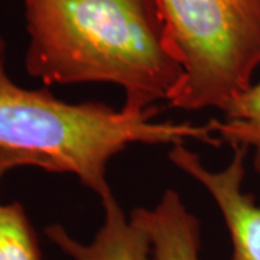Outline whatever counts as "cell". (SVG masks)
Returning a JSON list of instances; mask_svg holds the SVG:
<instances>
[{
	"mask_svg": "<svg viewBox=\"0 0 260 260\" xmlns=\"http://www.w3.org/2000/svg\"><path fill=\"white\" fill-rule=\"evenodd\" d=\"M223 119H211L214 135L233 149L251 153V162L260 177V81L253 83L223 110Z\"/></svg>",
	"mask_w": 260,
	"mask_h": 260,
	"instance_id": "7",
	"label": "cell"
},
{
	"mask_svg": "<svg viewBox=\"0 0 260 260\" xmlns=\"http://www.w3.org/2000/svg\"><path fill=\"white\" fill-rule=\"evenodd\" d=\"M25 70L45 85L110 83L123 110L169 103L184 68L155 0H22Z\"/></svg>",
	"mask_w": 260,
	"mask_h": 260,
	"instance_id": "1",
	"label": "cell"
},
{
	"mask_svg": "<svg viewBox=\"0 0 260 260\" xmlns=\"http://www.w3.org/2000/svg\"><path fill=\"white\" fill-rule=\"evenodd\" d=\"M146 230L153 260H201V225L181 197L167 189L153 208L138 207L130 214Z\"/></svg>",
	"mask_w": 260,
	"mask_h": 260,
	"instance_id": "6",
	"label": "cell"
},
{
	"mask_svg": "<svg viewBox=\"0 0 260 260\" xmlns=\"http://www.w3.org/2000/svg\"><path fill=\"white\" fill-rule=\"evenodd\" d=\"M0 260H42L37 233L19 203L0 201Z\"/></svg>",
	"mask_w": 260,
	"mask_h": 260,
	"instance_id": "8",
	"label": "cell"
},
{
	"mask_svg": "<svg viewBox=\"0 0 260 260\" xmlns=\"http://www.w3.org/2000/svg\"><path fill=\"white\" fill-rule=\"evenodd\" d=\"M104 220L90 243H81L62 224L45 227V236L71 260H150L146 230L132 215L126 217L114 195L102 200Z\"/></svg>",
	"mask_w": 260,
	"mask_h": 260,
	"instance_id": "5",
	"label": "cell"
},
{
	"mask_svg": "<svg viewBox=\"0 0 260 260\" xmlns=\"http://www.w3.org/2000/svg\"><path fill=\"white\" fill-rule=\"evenodd\" d=\"M158 112V106L132 113L103 103H68L48 90L23 88L8 75L0 37V156L12 168L71 174L103 200L113 194L109 162L130 145L174 146L192 139L221 146L210 121H153Z\"/></svg>",
	"mask_w": 260,
	"mask_h": 260,
	"instance_id": "2",
	"label": "cell"
},
{
	"mask_svg": "<svg viewBox=\"0 0 260 260\" xmlns=\"http://www.w3.org/2000/svg\"><path fill=\"white\" fill-rule=\"evenodd\" d=\"M10 169H13V168L10 167L9 162H8L5 158H2V156H0V174H3V175H5L6 172H9Z\"/></svg>",
	"mask_w": 260,
	"mask_h": 260,
	"instance_id": "9",
	"label": "cell"
},
{
	"mask_svg": "<svg viewBox=\"0 0 260 260\" xmlns=\"http://www.w3.org/2000/svg\"><path fill=\"white\" fill-rule=\"evenodd\" d=\"M184 68L172 109L223 112L260 67V0H155Z\"/></svg>",
	"mask_w": 260,
	"mask_h": 260,
	"instance_id": "3",
	"label": "cell"
},
{
	"mask_svg": "<svg viewBox=\"0 0 260 260\" xmlns=\"http://www.w3.org/2000/svg\"><path fill=\"white\" fill-rule=\"evenodd\" d=\"M246 149H233L232 160L220 171H210L184 143L171 146L172 165L204 186L223 215L233 246V260H260V205L243 191Z\"/></svg>",
	"mask_w": 260,
	"mask_h": 260,
	"instance_id": "4",
	"label": "cell"
}]
</instances>
